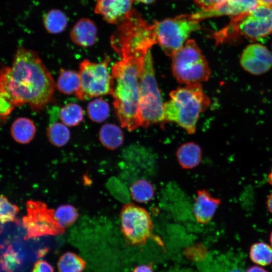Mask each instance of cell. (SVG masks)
<instances>
[{"label":"cell","instance_id":"cell-12","mask_svg":"<svg viewBox=\"0 0 272 272\" xmlns=\"http://www.w3.org/2000/svg\"><path fill=\"white\" fill-rule=\"evenodd\" d=\"M133 0H96L95 12L107 22L119 24L132 10Z\"/></svg>","mask_w":272,"mask_h":272},{"label":"cell","instance_id":"cell-34","mask_svg":"<svg viewBox=\"0 0 272 272\" xmlns=\"http://www.w3.org/2000/svg\"><path fill=\"white\" fill-rule=\"evenodd\" d=\"M266 203L268 211L272 214V192L268 195Z\"/></svg>","mask_w":272,"mask_h":272},{"label":"cell","instance_id":"cell-26","mask_svg":"<svg viewBox=\"0 0 272 272\" xmlns=\"http://www.w3.org/2000/svg\"><path fill=\"white\" fill-rule=\"evenodd\" d=\"M89 118L96 122H101L108 117L110 107L108 102L101 98H97L90 102L87 107Z\"/></svg>","mask_w":272,"mask_h":272},{"label":"cell","instance_id":"cell-22","mask_svg":"<svg viewBox=\"0 0 272 272\" xmlns=\"http://www.w3.org/2000/svg\"><path fill=\"white\" fill-rule=\"evenodd\" d=\"M249 253L251 260L257 265L267 266L272 262V247L264 242L253 244Z\"/></svg>","mask_w":272,"mask_h":272},{"label":"cell","instance_id":"cell-36","mask_svg":"<svg viewBox=\"0 0 272 272\" xmlns=\"http://www.w3.org/2000/svg\"><path fill=\"white\" fill-rule=\"evenodd\" d=\"M268 182L272 185V168L268 175Z\"/></svg>","mask_w":272,"mask_h":272},{"label":"cell","instance_id":"cell-33","mask_svg":"<svg viewBox=\"0 0 272 272\" xmlns=\"http://www.w3.org/2000/svg\"><path fill=\"white\" fill-rule=\"evenodd\" d=\"M245 272H267V271L260 266L255 265L249 267Z\"/></svg>","mask_w":272,"mask_h":272},{"label":"cell","instance_id":"cell-30","mask_svg":"<svg viewBox=\"0 0 272 272\" xmlns=\"http://www.w3.org/2000/svg\"><path fill=\"white\" fill-rule=\"evenodd\" d=\"M202 11H210L220 5L224 0H193Z\"/></svg>","mask_w":272,"mask_h":272},{"label":"cell","instance_id":"cell-32","mask_svg":"<svg viewBox=\"0 0 272 272\" xmlns=\"http://www.w3.org/2000/svg\"><path fill=\"white\" fill-rule=\"evenodd\" d=\"M132 272H154V271L151 265L143 264L135 267Z\"/></svg>","mask_w":272,"mask_h":272},{"label":"cell","instance_id":"cell-15","mask_svg":"<svg viewBox=\"0 0 272 272\" xmlns=\"http://www.w3.org/2000/svg\"><path fill=\"white\" fill-rule=\"evenodd\" d=\"M97 33L95 23L89 19L83 18L74 25L70 36L72 40L79 46L89 47L95 43Z\"/></svg>","mask_w":272,"mask_h":272},{"label":"cell","instance_id":"cell-13","mask_svg":"<svg viewBox=\"0 0 272 272\" xmlns=\"http://www.w3.org/2000/svg\"><path fill=\"white\" fill-rule=\"evenodd\" d=\"M258 4L257 0L224 1L212 10L202 11L193 14L194 17L199 20L222 15L232 16L248 12Z\"/></svg>","mask_w":272,"mask_h":272},{"label":"cell","instance_id":"cell-17","mask_svg":"<svg viewBox=\"0 0 272 272\" xmlns=\"http://www.w3.org/2000/svg\"><path fill=\"white\" fill-rule=\"evenodd\" d=\"M36 131L35 125L31 119L20 117L16 119L11 127V134L14 140L20 144L30 143Z\"/></svg>","mask_w":272,"mask_h":272},{"label":"cell","instance_id":"cell-29","mask_svg":"<svg viewBox=\"0 0 272 272\" xmlns=\"http://www.w3.org/2000/svg\"><path fill=\"white\" fill-rule=\"evenodd\" d=\"M15 108L11 99L0 85V125L5 122Z\"/></svg>","mask_w":272,"mask_h":272},{"label":"cell","instance_id":"cell-8","mask_svg":"<svg viewBox=\"0 0 272 272\" xmlns=\"http://www.w3.org/2000/svg\"><path fill=\"white\" fill-rule=\"evenodd\" d=\"M109 59L101 62L84 60L79 66L80 84L75 93L80 100L111 94L113 80L108 71Z\"/></svg>","mask_w":272,"mask_h":272},{"label":"cell","instance_id":"cell-27","mask_svg":"<svg viewBox=\"0 0 272 272\" xmlns=\"http://www.w3.org/2000/svg\"><path fill=\"white\" fill-rule=\"evenodd\" d=\"M55 218L59 224L63 228H67L77 220L79 214L77 210L70 204L62 205L55 211Z\"/></svg>","mask_w":272,"mask_h":272},{"label":"cell","instance_id":"cell-41","mask_svg":"<svg viewBox=\"0 0 272 272\" xmlns=\"http://www.w3.org/2000/svg\"><path fill=\"white\" fill-rule=\"evenodd\" d=\"M224 1H233V0H224Z\"/></svg>","mask_w":272,"mask_h":272},{"label":"cell","instance_id":"cell-40","mask_svg":"<svg viewBox=\"0 0 272 272\" xmlns=\"http://www.w3.org/2000/svg\"><path fill=\"white\" fill-rule=\"evenodd\" d=\"M1 232H2V227H1V226H0V233H1Z\"/></svg>","mask_w":272,"mask_h":272},{"label":"cell","instance_id":"cell-35","mask_svg":"<svg viewBox=\"0 0 272 272\" xmlns=\"http://www.w3.org/2000/svg\"><path fill=\"white\" fill-rule=\"evenodd\" d=\"M259 4L271 5H272V0H258Z\"/></svg>","mask_w":272,"mask_h":272},{"label":"cell","instance_id":"cell-4","mask_svg":"<svg viewBox=\"0 0 272 272\" xmlns=\"http://www.w3.org/2000/svg\"><path fill=\"white\" fill-rule=\"evenodd\" d=\"M272 34V5L259 4L251 10L232 17L230 23L214 33L216 44L241 35L256 41Z\"/></svg>","mask_w":272,"mask_h":272},{"label":"cell","instance_id":"cell-31","mask_svg":"<svg viewBox=\"0 0 272 272\" xmlns=\"http://www.w3.org/2000/svg\"><path fill=\"white\" fill-rule=\"evenodd\" d=\"M32 272H54V269L46 261L39 260L34 263Z\"/></svg>","mask_w":272,"mask_h":272},{"label":"cell","instance_id":"cell-16","mask_svg":"<svg viewBox=\"0 0 272 272\" xmlns=\"http://www.w3.org/2000/svg\"><path fill=\"white\" fill-rule=\"evenodd\" d=\"M179 165L184 169L196 167L202 159V150L197 144L189 142L181 145L176 153Z\"/></svg>","mask_w":272,"mask_h":272},{"label":"cell","instance_id":"cell-24","mask_svg":"<svg viewBox=\"0 0 272 272\" xmlns=\"http://www.w3.org/2000/svg\"><path fill=\"white\" fill-rule=\"evenodd\" d=\"M67 24L65 15L58 10H52L48 12L44 18V25L46 30L53 34L63 31Z\"/></svg>","mask_w":272,"mask_h":272},{"label":"cell","instance_id":"cell-10","mask_svg":"<svg viewBox=\"0 0 272 272\" xmlns=\"http://www.w3.org/2000/svg\"><path fill=\"white\" fill-rule=\"evenodd\" d=\"M27 215L23 218L27 238H35L45 235L62 234L65 228L58 223L55 211L40 201L29 200L26 203Z\"/></svg>","mask_w":272,"mask_h":272},{"label":"cell","instance_id":"cell-23","mask_svg":"<svg viewBox=\"0 0 272 272\" xmlns=\"http://www.w3.org/2000/svg\"><path fill=\"white\" fill-rule=\"evenodd\" d=\"M46 135L49 142L57 147H63L70 140L71 133L63 123L55 122L51 124L47 128Z\"/></svg>","mask_w":272,"mask_h":272},{"label":"cell","instance_id":"cell-20","mask_svg":"<svg viewBox=\"0 0 272 272\" xmlns=\"http://www.w3.org/2000/svg\"><path fill=\"white\" fill-rule=\"evenodd\" d=\"M155 189L153 184L145 179H140L133 182L130 187L132 199L140 203H147L154 197Z\"/></svg>","mask_w":272,"mask_h":272},{"label":"cell","instance_id":"cell-3","mask_svg":"<svg viewBox=\"0 0 272 272\" xmlns=\"http://www.w3.org/2000/svg\"><path fill=\"white\" fill-rule=\"evenodd\" d=\"M210 104L200 83L179 87L170 93V99L164 103L165 120L175 122L188 134H193L200 114Z\"/></svg>","mask_w":272,"mask_h":272},{"label":"cell","instance_id":"cell-38","mask_svg":"<svg viewBox=\"0 0 272 272\" xmlns=\"http://www.w3.org/2000/svg\"><path fill=\"white\" fill-rule=\"evenodd\" d=\"M269 241H270V245L272 247V231L270 234V236H269Z\"/></svg>","mask_w":272,"mask_h":272},{"label":"cell","instance_id":"cell-39","mask_svg":"<svg viewBox=\"0 0 272 272\" xmlns=\"http://www.w3.org/2000/svg\"><path fill=\"white\" fill-rule=\"evenodd\" d=\"M229 272H242V271L239 269H235L232 270L231 271Z\"/></svg>","mask_w":272,"mask_h":272},{"label":"cell","instance_id":"cell-14","mask_svg":"<svg viewBox=\"0 0 272 272\" xmlns=\"http://www.w3.org/2000/svg\"><path fill=\"white\" fill-rule=\"evenodd\" d=\"M221 203V199L213 196L208 190H198L193 208V214L196 221L202 224L210 223Z\"/></svg>","mask_w":272,"mask_h":272},{"label":"cell","instance_id":"cell-18","mask_svg":"<svg viewBox=\"0 0 272 272\" xmlns=\"http://www.w3.org/2000/svg\"><path fill=\"white\" fill-rule=\"evenodd\" d=\"M99 138L104 147L114 150L122 144L124 137L119 126L112 123H106L100 128Z\"/></svg>","mask_w":272,"mask_h":272},{"label":"cell","instance_id":"cell-1","mask_svg":"<svg viewBox=\"0 0 272 272\" xmlns=\"http://www.w3.org/2000/svg\"><path fill=\"white\" fill-rule=\"evenodd\" d=\"M0 85L15 107L43 109L53 96L55 83L37 52L19 47L11 66L0 67Z\"/></svg>","mask_w":272,"mask_h":272},{"label":"cell","instance_id":"cell-37","mask_svg":"<svg viewBox=\"0 0 272 272\" xmlns=\"http://www.w3.org/2000/svg\"><path fill=\"white\" fill-rule=\"evenodd\" d=\"M140 3L149 4L153 3L155 0H136Z\"/></svg>","mask_w":272,"mask_h":272},{"label":"cell","instance_id":"cell-5","mask_svg":"<svg viewBox=\"0 0 272 272\" xmlns=\"http://www.w3.org/2000/svg\"><path fill=\"white\" fill-rule=\"evenodd\" d=\"M139 114L141 126L144 127L166 122L164 103L155 78L151 49L146 55L140 77Z\"/></svg>","mask_w":272,"mask_h":272},{"label":"cell","instance_id":"cell-28","mask_svg":"<svg viewBox=\"0 0 272 272\" xmlns=\"http://www.w3.org/2000/svg\"><path fill=\"white\" fill-rule=\"evenodd\" d=\"M19 210L16 205L12 204L3 195H0V223L15 221Z\"/></svg>","mask_w":272,"mask_h":272},{"label":"cell","instance_id":"cell-2","mask_svg":"<svg viewBox=\"0 0 272 272\" xmlns=\"http://www.w3.org/2000/svg\"><path fill=\"white\" fill-rule=\"evenodd\" d=\"M147 52L121 54L120 60L111 69L113 84L111 95L114 99L115 111L121 126L129 131L141 126L140 81Z\"/></svg>","mask_w":272,"mask_h":272},{"label":"cell","instance_id":"cell-19","mask_svg":"<svg viewBox=\"0 0 272 272\" xmlns=\"http://www.w3.org/2000/svg\"><path fill=\"white\" fill-rule=\"evenodd\" d=\"M80 84L79 73L73 70H60L56 84V88L59 92L67 95L76 93L79 88Z\"/></svg>","mask_w":272,"mask_h":272},{"label":"cell","instance_id":"cell-7","mask_svg":"<svg viewBox=\"0 0 272 272\" xmlns=\"http://www.w3.org/2000/svg\"><path fill=\"white\" fill-rule=\"evenodd\" d=\"M200 22L193 14L154 22L157 43L167 55L171 57L185 43L191 32L200 29Z\"/></svg>","mask_w":272,"mask_h":272},{"label":"cell","instance_id":"cell-6","mask_svg":"<svg viewBox=\"0 0 272 272\" xmlns=\"http://www.w3.org/2000/svg\"><path fill=\"white\" fill-rule=\"evenodd\" d=\"M171 57L172 72L180 83H200L210 78L208 62L194 40H188Z\"/></svg>","mask_w":272,"mask_h":272},{"label":"cell","instance_id":"cell-21","mask_svg":"<svg viewBox=\"0 0 272 272\" xmlns=\"http://www.w3.org/2000/svg\"><path fill=\"white\" fill-rule=\"evenodd\" d=\"M86 266L85 260L75 253L66 252L59 257L57 262L59 272H82Z\"/></svg>","mask_w":272,"mask_h":272},{"label":"cell","instance_id":"cell-11","mask_svg":"<svg viewBox=\"0 0 272 272\" xmlns=\"http://www.w3.org/2000/svg\"><path fill=\"white\" fill-rule=\"evenodd\" d=\"M240 63L247 72L253 75H261L267 72L272 67V54L264 45L253 43L243 50Z\"/></svg>","mask_w":272,"mask_h":272},{"label":"cell","instance_id":"cell-9","mask_svg":"<svg viewBox=\"0 0 272 272\" xmlns=\"http://www.w3.org/2000/svg\"><path fill=\"white\" fill-rule=\"evenodd\" d=\"M121 230L126 241L141 245L153 238V224L148 212L132 203L124 205L120 212Z\"/></svg>","mask_w":272,"mask_h":272},{"label":"cell","instance_id":"cell-25","mask_svg":"<svg viewBox=\"0 0 272 272\" xmlns=\"http://www.w3.org/2000/svg\"><path fill=\"white\" fill-rule=\"evenodd\" d=\"M59 116L61 121L65 125L76 126L83 120L84 111L78 104L69 103L61 108Z\"/></svg>","mask_w":272,"mask_h":272}]
</instances>
